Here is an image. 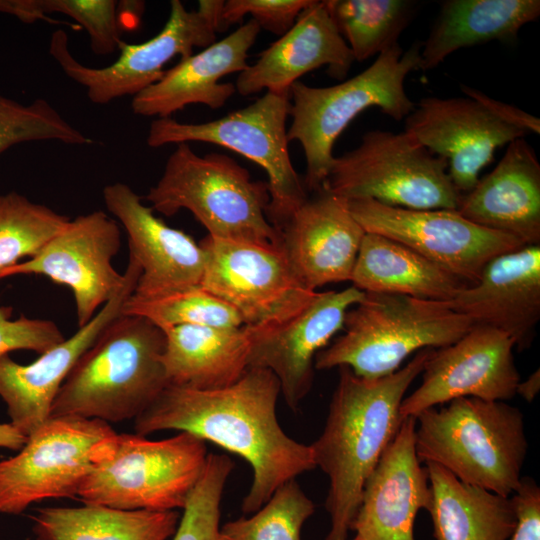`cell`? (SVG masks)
<instances>
[{"label":"cell","instance_id":"cell-1","mask_svg":"<svg viewBox=\"0 0 540 540\" xmlns=\"http://www.w3.org/2000/svg\"><path fill=\"white\" fill-rule=\"evenodd\" d=\"M280 393L277 377L265 368H248L215 390L168 385L134 419L135 433L188 432L242 457L253 472L242 511L255 513L281 485L316 468L310 445L289 437L278 422Z\"/></svg>","mask_w":540,"mask_h":540},{"label":"cell","instance_id":"cell-2","mask_svg":"<svg viewBox=\"0 0 540 540\" xmlns=\"http://www.w3.org/2000/svg\"><path fill=\"white\" fill-rule=\"evenodd\" d=\"M431 350L418 351L405 366L378 379L338 367L324 429L310 445L316 467L329 478L325 506L331 526L326 540L347 539L364 483L395 437L403 420L401 403Z\"/></svg>","mask_w":540,"mask_h":540},{"label":"cell","instance_id":"cell-3","mask_svg":"<svg viewBox=\"0 0 540 540\" xmlns=\"http://www.w3.org/2000/svg\"><path fill=\"white\" fill-rule=\"evenodd\" d=\"M164 331L145 317L120 314L80 356L50 417L117 423L135 419L169 385L161 362Z\"/></svg>","mask_w":540,"mask_h":540},{"label":"cell","instance_id":"cell-4","mask_svg":"<svg viewBox=\"0 0 540 540\" xmlns=\"http://www.w3.org/2000/svg\"><path fill=\"white\" fill-rule=\"evenodd\" d=\"M418 460L460 481L510 497L521 481L528 441L523 413L504 401L453 399L416 417Z\"/></svg>","mask_w":540,"mask_h":540},{"label":"cell","instance_id":"cell-5","mask_svg":"<svg viewBox=\"0 0 540 540\" xmlns=\"http://www.w3.org/2000/svg\"><path fill=\"white\" fill-rule=\"evenodd\" d=\"M153 211L172 216L189 210L208 235L281 249L280 232L266 216L268 184L220 153L196 154L177 144L157 184L142 197Z\"/></svg>","mask_w":540,"mask_h":540},{"label":"cell","instance_id":"cell-6","mask_svg":"<svg viewBox=\"0 0 540 540\" xmlns=\"http://www.w3.org/2000/svg\"><path fill=\"white\" fill-rule=\"evenodd\" d=\"M422 43L403 51L398 44L380 53L364 71L342 83L311 87L299 81L290 87L288 141H298L306 158L304 185L307 192L321 189L328 177L335 141L362 111L378 107L400 121L415 108L404 81L419 69Z\"/></svg>","mask_w":540,"mask_h":540},{"label":"cell","instance_id":"cell-7","mask_svg":"<svg viewBox=\"0 0 540 540\" xmlns=\"http://www.w3.org/2000/svg\"><path fill=\"white\" fill-rule=\"evenodd\" d=\"M472 326L446 302L365 293L347 311L344 333L316 354L314 367L347 366L359 377L378 379L397 371L414 352L454 343Z\"/></svg>","mask_w":540,"mask_h":540},{"label":"cell","instance_id":"cell-8","mask_svg":"<svg viewBox=\"0 0 540 540\" xmlns=\"http://www.w3.org/2000/svg\"><path fill=\"white\" fill-rule=\"evenodd\" d=\"M207 456L206 442L188 432L163 440L117 434L77 496L85 505L127 511L183 509Z\"/></svg>","mask_w":540,"mask_h":540},{"label":"cell","instance_id":"cell-9","mask_svg":"<svg viewBox=\"0 0 540 540\" xmlns=\"http://www.w3.org/2000/svg\"><path fill=\"white\" fill-rule=\"evenodd\" d=\"M323 187L346 200L372 199L416 210L457 211L462 196L447 160L405 130L366 132L355 149L334 157Z\"/></svg>","mask_w":540,"mask_h":540},{"label":"cell","instance_id":"cell-10","mask_svg":"<svg viewBox=\"0 0 540 540\" xmlns=\"http://www.w3.org/2000/svg\"><path fill=\"white\" fill-rule=\"evenodd\" d=\"M290 92L266 91L252 104L204 123H182L172 117L151 122L146 142L152 148L167 144L205 142L232 150L264 169L268 176L266 216L280 227L307 199L304 181L293 167L286 122Z\"/></svg>","mask_w":540,"mask_h":540},{"label":"cell","instance_id":"cell-11","mask_svg":"<svg viewBox=\"0 0 540 540\" xmlns=\"http://www.w3.org/2000/svg\"><path fill=\"white\" fill-rule=\"evenodd\" d=\"M116 435L110 423L99 419H47L17 455L0 460V513L20 514L43 499L77 496Z\"/></svg>","mask_w":540,"mask_h":540},{"label":"cell","instance_id":"cell-12","mask_svg":"<svg viewBox=\"0 0 540 540\" xmlns=\"http://www.w3.org/2000/svg\"><path fill=\"white\" fill-rule=\"evenodd\" d=\"M224 2L200 0L197 10L188 11L181 1L172 0L161 31L142 43L122 41L118 58L105 67H88L77 61L62 29L53 32L49 51L65 74L86 89L91 102L107 104L124 96L134 97L157 82L174 57H189L195 47L206 48L216 41V34L222 31Z\"/></svg>","mask_w":540,"mask_h":540},{"label":"cell","instance_id":"cell-13","mask_svg":"<svg viewBox=\"0 0 540 540\" xmlns=\"http://www.w3.org/2000/svg\"><path fill=\"white\" fill-rule=\"evenodd\" d=\"M347 204L365 232L408 246L469 285L479 280L490 260L525 246L469 221L456 210L407 209L372 199H352Z\"/></svg>","mask_w":540,"mask_h":540},{"label":"cell","instance_id":"cell-14","mask_svg":"<svg viewBox=\"0 0 540 540\" xmlns=\"http://www.w3.org/2000/svg\"><path fill=\"white\" fill-rule=\"evenodd\" d=\"M200 286L232 306L246 327L281 322L316 296L293 273L281 249L205 236Z\"/></svg>","mask_w":540,"mask_h":540},{"label":"cell","instance_id":"cell-15","mask_svg":"<svg viewBox=\"0 0 540 540\" xmlns=\"http://www.w3.org/2000/svg\"><path fill=\"white\" fill-rule=\"evenodd\" d=\"M120 237L117 223L103 211L79 215L34 257L0 270V280L38 274L69 287L78 327H83L124 287L125 274L111 263L119 251Z\"/></svg>","mask_w":540,"mask_h":540},{"label":"cell","instance_id":"cell-16","mask_svg":"<svg viewBox=\"0 0 540 540\" xmlns=\"http://www.w3.org/2000/svg\"><path fill=\"white\" fill-rule=\"evenodd\" d=\"M514 347L504 333L472 326L454 343L432 349L420 385L401 403V417L416 418L424 410L460 397L510 400L520 382Z\"/></svg>","mask_w":540,"mask_h":540},{"label":"cell","instance_id":"cell-17","mask_svg":"<svg viewBox=\"0 0 540 540\" xmlns=\"http://www.w3.org/2000/svg\"><path fill=\"white\" fill-rule=\"evenodd\" d=\"M365 292L350 286L317 292L300 312L281 322L246 327L249 368H265L278 379L288 407L296 410L312 387L316 354L343 329L347 311Z\"/></svg>","mask_w":540,"mask_h":540},{"label":"cell","instance_id":"cell-18","mask_svg":"<svg viewBox=\"0 0 540 540\" xmlns=\"http://www.w3.org/2000/svg\"><path fill=\"white\" fill-rule=\"evenodd\" d=\"M405 131L448 162V174L463 195L479 181L497 148L527 134L470 97H425L405 118Z\"/></svg>","mask_w":540,"mask_h":540},{"label":"cell","instance_id":"cell-19","mask_svg":"<svg viewBox=\"0 0 540 540\" xmlns=\"http://www.w3.org/2000/svg\"><path fill=\"white\" fill-rule=\"evenodd\" d=\"M103 199L125 228L129 257L141 270L133 297L148 299L200 286L205 254L191 236L156 217L124 183L107 185Z\"/></svg>","mask_w":540,"mask_h":540},{"label":"cell","instance_id":"cell-20","mask_svg":"<svg viewBox=\"0 0 540 540\" xmlns=\"http://www.w3.org/2000/svg\"><path fill=\"white\" fill-rule=\"evenodd\" d=\"M122 290L68 339L22 365L8 354L0 357V396L7 405L10 423L28 437L50 418L54 399L80 356L121 313L133 294L141 270L129 257Z\"/></svg>","mask_w":540,"mask_h":540},{"label":"cell","instance_id":"cell-21","mask_svg":"<svg viewBox=\"0 0 540 540\" xmlns=\"http://www.w3.org/2000/svg\"><path fill=\"white\" fill-rule=\"evenodd\" d=\"M281 251L310 290L350 281L364 229L347 200L325 187L312 192L279 229Z\"/></svg>","mask_w":540,"mask_h":540},{"label":"cell","instance_id":"cell-22","mask_svg":"<svg viewBox=\"0 0 540 540\" xmlns=\"http://www.w3.org/2000/svg\"><path fill=\"white\" fill-rule=\"evenodd\" d=\"M416 418L409 416L367 477L351 530L360 540H415L414 522L429 510L432 493L426 466L415 449Z\"/></svg>","mask_w":540,"mask_h":540},{"label":"cell","instance_id":"cell-23","mask_svg":"<svg viewBox=\"0 0 540 540\" xmlns=\"http://www.w3.org/2000/svg\"><path fill=\"white\" fill-rule=\"evenodd\" d=\"M471 321L507 335L528 349L540 320V245H526L490 260L479 280L446 302Z\"/></svg>","mask_w":540,"mask_h":540},{"label":"cell","instance_id":"cell-24","mask_svg":"<svg viewBox=\"0 0 540 540\" xmlns=\"http://www.w3.org/2000/svg\"><path fill=\"white\" fill-rule=\"evenodd\" d=\"M354 61L325 0H312L294 25L238 74L234 85L243 96L262 90L287 92L301 76L322 66H327L331 77L341 80Z\"/></svg>","mask_w":540,"mask_h":540},{"label":"cell","instance_id":"cell-25","mask_svg":"<svg viewBox=\"0 0 540 540\" xmlns=\"http://www.w3.org/2000/svg\"><path fill=\"white\" fill-rule=\"evenodd\" d=\"M260 30L250 19L222 40L180 59L157 82L132 98L133 113L167 118L190 104H202L214 110L223 107L236 89L234 84L220 80L247 68L248 52Z\"/></svg>","mask_w":540,"mask_h":540},{"label":"cell","instance_id":"cell-26","mask_svg":"<svg viewBox=\"0 0 540 540\" xmlns=\"http://www.w3.org/2000/svg\"><path fill=\"white\" fill-rule=\"evenodd\" d=\"M457 211L523 245H540V163L525 138L510 142L496 167L461 196Z\"/></svg>","mask_w":540,"mask_h":540},{"label":"cell","instance_id":"cell-27","mask_svg":"<svg viewBox=\"0 0 540 540\" xmlns=\"http://www.w3.org/2000/svg\"><path fill=\"white\" fill-rule=\"evenodd\" d=\"M161 355L168 384L215 390L238 381L249 368V335L245 326L220 328L178 325L163 330Z\"/></svg>","mask_w":540,"mask_h":540},{"label":"cell","instance_id":"cell-28","mask_svg":"<svg viewBox=\"0 0 540 540\" xmlns=\"http://www.w3.org/2000/svg\"><path fill=\"white\" fill-rule=\"evenodd\" d=\"M540 15L539 0H446L427 39L419 69L436 68L461 48L493 40L512 42L520 29Z\"/></svg>","mask_w":540,"mask_h":540},{"label":"cell","instance_id":"cell-29","mask_svg":"<svg viewBox=\"0 0 540 540\" xmlns=\"http://www.w3.org/2000/svg\"><path fill=\"white\" fill-rule=\"evenodd\" d=\"M352 286L365 293H386L441 302L469 285L408 246L366 232L352 270Z\"/></svg>","mask_w":540,"mask_h":540},{"label":"cell","instance_id":"cell-30","mask_svg":"<svg viewBox=\"0 0 540 540\" xmlns=\"http://www.w3.org/2000/svg\"><path fill=\"white\" fill-rule=\"evenodd\" d=\"M436 540H507L516 526L510 497L466 484L435 463L425 464Z\"/></svg>","mask_w":540,"mask_h":540},{"label":"cell","instance_id":"cell-31","mask_svg":"<svg viewBox=\"0 0 540 540\" xmlns=\"http://www.w3.org/2000/svg\"><path fill=\"white\" fill-rule=\"evenodd\" d=\"M36 540H167L176 510H119L104 506L45 507L31 516Z\"/></svg>","mask_w":540,"mask_h":540},{"label":"cell","instance_id":"cell-32","mask_svg":"<svg viewBox=\"0 0 540 540\" xmlns=\"http://www.w3.org/2000/svg\"><path fill=\"white\" fill-rule=\"evenodd\" d=\"M338 32L355 61H364L398 44L413 7L407 0H325Z\"/></svg>","mask_w":540,"mask_h":540},{"label":"cell","instance_id":"cell-33","mask_svg":"<svg viewBox=\"0 0 540 540\" xmlns=\"http://www.w3.org/2000/svg\"><path fill=\"white\" fill-rule=\"evenodd\" d=\"M69 220L16 192L0 195V270L34 257Z\"/></svg>","mask_w":540,"mask_h":540},{"label":"cell","instance_id":"cell-34","mask_svg":"<svg viewBox=\"0 0 540 540\" xmlns=\"http://www.w3.org/2000/svg\"><path fill=\"white\" fill-rule=\"evenodd\" d=\"M122 314L145 317L162 330L185 324L220 328L244 326L232 306L201 286L148 299L131 295L123 305Z\"/></svg>","mask_w":540,"mask_h":540},{"label":"cell","instance_id":"cell-35","mask_svg":"<svg viewBox=\"0 0 540 540\" xmlns=\"http://www.w3.org/2000/svg\"><path fill=\"white\" fill-rule=\"evenodd\" d=\"M118 6L114 0H0L1 13L24 23L52 13L68 16L86 30L92 51L100 55L115 52L122 42Z\"/></svg>","mask_w":540,"mask_h":540},{"label":"cell","instance_id":"cell-36","mask_svg":"<svg viewBox=\"0 0 540 540\" xmlns=\"http://www.w3.org/2000/svg\"><path fill=\"white\" fill-rule=\"evenodd\" d=\"M314 509L293 479L281 485L253 516L220 526L219 540H301L302 527Z\"/></svg>","mask_w":540,"mask_h":540},{"label":"cell","instance_id":"cell-37","mask_svg":"<svg viewBox=\"0 0 540 540\" xmlns=\"http://www.w3.org/2000/svg\"><path fill=\"white\" fill-rule=\"evenodd\" d=\"M32 141L89 145L93 140L67 122L45 99L22 104L0 94V153Z\"/></svg>","mask_w":540,"mask_h":540},{"label":"cell","instance_id":"cell-38","mask_svg":"<svg viewBox=\"0 0 540 540\" xmlns=\"http://www.w3.org/2000/svg\"><path fill=\"white\" fill-rule=\"evenodd\" d=\"M233 468L229 456L208 454L203 473L182 509L173 540H219L220 505Z\"/></svg>","mask_w":540,"mask_h":540},{"label":"cell","instance_id":"cell-39","mask_svg":"<svg viewBox=\"0 0 540 540\" xmlns=\"http://www.w3.org/2000/svg\"><path fill=\"white\" fill-rule=\"evenodd\" d=\"M312 0H228L224 2L221 14V28L241 23L245 15H250L260 27L282 36L295 23L300 13Z\"/></svg>","mask_w":540,"mask_h":540},{"label":"cell","instance_id":"cell-40","mask_svg":"<svg viewBox=\"0 0 540 540\" xmlns=\"http://www.w3.org/2000/svg\"><path fill=\"white\" fill-rule=\"evenodd\" d=\"M12 312V307L0 306V357L15 350L43 354L65 340L53 321L24 315L12 320Z\"/></svg>","mask_w":540,"mask_h":540},{"label":"cell","instance_id":"cell-41","mask_svg":"<svg viewBox=\"0 0 540 540\" xmlns=\"http://www.w3.org/2000/svg\"><path fill=\"white\" fill-rule=\"evenodd\" d=\"M516 514L511 540H540V488L530 477H522L510 496Z\"/></svg>","mask_w":540,"mask_h":540},{"label":"cell","instance_id":"cell-42","mask_svg":"<svg viewBox=\"0 0 540 540\" xmlns=\"http://www.w3.org/2000/svg\"><path fill=\"white\" fill-rule=\"evenodd\" d=\"M462 91L467 95L483 106H485L491 113H493L497 118L503 122L517 127L527 134L540 133V120L539 118L528 114L524 110L512 106L510 104L495 100L485 93L476 90L472 87L461 85Z\"/></svg>","mask_w":540,"mask_h":540},{"label":"cell","instance_id":"cell-43","mask_svg":"<svg viewBox=\"0 0 540 540\" xmlns=\"http://www.w3.org/2000/svg\"><path fill=\"white\" fill-rule=\"evenodd\" d=\"M27 437L11 423H0V447L20 450L26 443Z\"/></svg>","mask_w":540,"mask_h":540},{"label":"cell","instance_id":"cell-44","mask_svg":"<svg viewBox=\"0 0 540 540\" xmlns=\"http://www.w3.org/2000/svg\"><path fill=\"white\" fill-rule=\"evenodd\" d=\"M540 389V372L537 369L526 380L520 381L516 388V394L521 395L527 402H532Z\"/></svg>","mask_w":540,"mask_h":540},{"label":"cell","instance_id":"cell-45","mask_svg":"<svg viewBox=\"0 0 540 540\" xmlns=\"http://www.w3.org/2000/svg\"><path fill=\"white\" fill-rule=\"evenodd\" d=\"M346 540H347V539H346ZM352 540H360V539H359V538H357V537H354V538H353Z\"/></svg>","mask_w":540,"mask_h":540}]
</instances>
